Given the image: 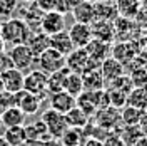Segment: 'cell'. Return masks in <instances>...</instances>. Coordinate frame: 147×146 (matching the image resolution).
I'll use <instances>...</instances> for the list:
<instances>
[{
    "label": "cell",
    "instance_id": "14",
    "mask_svg": "<svg viewBox=\"0 0 147 146\" xmlns=\"http://www.w3.org/2000/svg\"><path fill=\"white\" fill-rule=\"evenodd\" d=\"M0 118H2V126L3 128H13V126H24L27 114L20 108L12 106V108H7L5 111H2Z\"/></svg>",
    "mask_w": 147,
    "mask_h": 146
},
{
    "label": "cell",
    "instance_id": "19",
    "mask_svg": "<svg viewBox=\"0 0 147 146\" xmlns=\"http://www.w3.org/2000/svg\"><path fill=\"white\" fill-rule=\"evenodd\" d=\"M24 128H25L27 141H47V139H50V134L47 131V126L44 124L42 119L32 121L30 124H24Z\"/></svg>",
    "mask_w": 147,
    "mask_h": 146
},
{
    "label": "cell",
    "instance_id": "24",
    "mask_svg": "<svg viewBox=\"0 0 147 146\" xmlns=\"http://www.w3.org/2000/svg\"><path fill=\"white\" fill-rule=\"evenodd\" d=\"M85 133L82 128H69L64 131V134L59 138V141L64 146H82L85 141Z\"/></svg>",
    "mask_w": 147,
    "mask_h": 146
},
{
    "label": "cell",
    "instance_id": "18",
    "mask_svg": "<svg viewBox=\"0 0 147 146\" xmlns=\"http://www.w3.org/2000/svg\"><path fill=\"white\" fill-rule=\"evenodd\" d=\"M50 37V47L55 49L57 52H60L62 55H69L72 52L74 49V44L69 37V32L67 30H62V32H57L54 35H49Z\"/></svg>",
    "mask_w": 147,
    "mask_h": 146
},
{
    "label": "cell",
    "instance_id": "5",
    "mask_svg": "<svg viewBox=\"0 0 147 146\" xmlns=\"http://www.w3.org/2000/svg\"><path fill=\"white\" fill-rule=\"evenodd\" d=\"M47 77H49V74H45L40 69L30 71L28 74L24 76V91L45 98V94H49L47 92Z\"/></svg>",
    "mask_w": 147,
    "mask_h": 146
},
{
    "label": "cell",
    "instance_id": "37",
    "mask_svg": "<svg viewBox=\"0 0 147 146\" xmlns=\"http://www.w3.org/2000/svg\"><path fill=\"white\" fill-rule=\"evenodd\" d=\"M72 9H74V5L70 3V0H57V3H55V12H59L62 15L70 14Z\"/></svg>",
    "mask_w": 147,
    "mask_h": 146
},
{
    "label": "cell",
    "instance_id": "32",
    "mask_svg": "<svg viewBox=\"0 0 147 146\" xmlns=\"http://www.w3.org/2000/svg\"><path fill=\"white\" fill-rule=\"evenodd\" d=\"M107 92H109L110 106H114V108L119 109V108H124L127 104V92L120 91V89H114V87H109Z\"/></svg>",
    "mask_w": 147,
    "mask_h": 146
},
{
    "label": "cell",
    "instance_id": "36",
    "mask_svg": "<svg viewBox=\"0 0 147 146\" xmlns=\"http://www.w3.org/2000/svg\"><path fill=\"white\" fill-rule=\"evenodd\" d=\"M34 3H35L37 9H40L44 14H45V12H52V10H55V3H57V0H34Z\"/></svg>",
    "mask_w": 147,
    "mask_h": 146
},
{
    "label": "cell",
    "instance_id": "15",
    "mask_svg": "<svg viewBox=\"0 0 147 146\" xmlns=\"http://www.w3.org/2000/svg\"><path fill=\"white\" fill-rule=\"evenodd\" d=\"M90 30H92V37L97 39V40L107 42V44H110L114 40L112 22H107V20H94L90 24Z\"/></svg>",
    "mask_w": 147,
    "mask_h": 146
},
{
    "label": "cell",
    "instance_id": "33",
    "mask_svg": "<svg viewBox=\"0 0 147 146\" xmlns=\"http://www.w3.org/2000/svg\"><path fill=\"white\" fill-rule=\"evenodd\" d=\"M130 81L134 84V87H147V69L146 67L132 69V72H130Z\"/></svg>",
    "mask_w": 147,
    "mask_h": 146
},
{
    "label": "cell",
    "instance_id": "23",
    "mask_svg": "<svg viewBox=\"0 0 147 146\" xmlns=\"http://www.w3.org/2000/svg\"><path fill=\"white\" fill-rule=\"evenodd\" d=\"M100 72L104 76L105 82H109V81H112V79H115V77H119V76L124 74V65L120 64L119 61H115L114 57H107V59L102 61Z\"/></svg>",
    "mask_w": 147,
    "mask_h": 146
},
{
    "label": "cell",
    "instance_id": "26",
    "mask_svg": "<svg viewBox=\"0 0 147 146\" xmlns=\"http://www.w3.org/2000/svg\"><path fill=\"white\" fill-rule=\"evenodd\" d=\"M127 104L140 111H147V87H134L127 94Z\"/></svg>",
    "mask_w": 147,
    "mask_h": 146
},
{
    "label": "cell",
    "instance_id": "27",
    "mask_svg": "<svg viewBox=\"0 0 147 146\" xmlns=\"http://www.w3.org/2000/svg\"><path fill=\"white\" fill-rule=\"evenodd\" d=\"M3 138L9 141L10 146H25L27 145V134L24 126H13V128H5Z\"/></svg>",
    "mask_w": 147,
    "mask_h": 146
},
{
    "label": "cell",
    "instance_id": "8",
    "mask_svg": "<svg viewBox=\"0 0 147 146\" xmlns=\"http://www.w3.org/2000/svg\"><path fill=\"white\" fill-rule=\"evenodd\" d=\"M0 77H2L3 91L15 94V92L24 89V72L15 69V67H9V69L0 71Z\"/></svg>",
    "mask_w": 147,
    "mask_h": 146
},
{
    "label": "cell",
    "instance_id": "48",
    "mask_svg": "<svg viewBox=\"0 0 147 146\" xmlns=\"http://www.w3.org/2000/svg\"><path fill=\"white\" fill-rule=\"evenodd\" d=\"M0 128H2V118H0Z\"/></svg>",
    "mask_w": 147,
    "mask_h": 146
},
{
    "label": "cell",
    "instance_id": "13",
    "mask_svg": "<svg viewBox=\"0 0 147 146\" xmlns=\"http://www.w3.org/2000/svg\"><path fill=\"white\" fill-rule=\"evenodd\" d=\"M89 64V54L85 49H74L69 55H65V67L70 69V72L82 74Z\"/></svg>",
    "mask_w": 147,
    "mask_h": 146
},
{
    "label": "cell",
    "instance_id": "43",
    "mask_svg": "<svg viewBox=\"0 0 147 146\" xmlns=\"http://www.w3.org/2000/svg\"><path fill=\"white\" fill-rule=\"evenodd\" d=\"M0 146H10V145H9V141L3 138V134H0Z\"/></svg>",
    "mask_w": 147,
    "mask_h": 146
},
{
    "label": "cell",
    "instance_id": "38",
    "mask_svg": "<svg viewBox=\"0 0 147 146\" xmlns=\"http://www.w3.org/2000/svg\"><path fill=\"white\" fill-rule=\"evenodd\" d=\"M102 143H104V146H125V143L120 139V136L117 133H110Z\"/></svg>",
    "mask_w": 147,
    "mask_h": 146
},
{
    "label": "cell",
    "instance_id": "22",
    "mask_svg": "<svg viewBox=\"0 0 147 146\" xmlns=\"http://www.w3.org/2000/svg\"><path fill=\"white\" fill-rule=\"evenodd\" d=\"M114 5H115V10H117V15L134 20L136 15L139 14V10H140L142 2L140 0H115Z\"/></svg>",
    "mask_w": 147,
    "mask_h": 146
},
{
    "label": "cell",
    "instance_id": "4",
    "mask_svg": "<svg viewBox=\"0 0 147 146\" xmlns=\"http://www.w3.org/2000/svg\"><path fill=\"white\" fill-rule=\"evenodd\" d=\"M40 119L44 121V124L47 126V131H49L50 138H54V139H59L64 134L65 129L69 128V124L65 121V116L60 114V113H57V111H54L52 108L44 111Z\"/></svg>",
    "mask_w": 147,
    "mask_h": 146
},
{
    "label": "cell",
    "instance_id": "47",
    "mask_svg": "<svg viewBox=\"0 0 147 146\" xmlns=\"http://www.w3.org/2000/svg\"><path fill=\"white\" fill-rule=\"evenodd\" d=\"M3 49V40H2V35H0V50Z\"/></svg>",
    "mask_w": 147,
    "mask_h": 146
},
{
    "label": "cell",
    "instance_id": "30",
    "mask_svg": "<svg viewBox=\"0 0 147 146\" xmlns=\"http://www.w3.org/2000/svg\"><path fill=\"white\" fill-rule=\"evenodd\" d=\"M142 113L144 111L137 109V108H132L125 104L124 109L120 111V121H122V126H130V124H139L140 118H142Z\"/></svg>",
    "mask_w": 147,
    "mask_h": 146
},
{
    "label": "cell",
    "instance_id": "25",
    "mask_svg": "<svg viewBox=\"0 0 147 146\" xmlns=\"http://www.w3.org/2000/svg\"><path fill=\"white\" fill-rule=\"evenodd\" d=\"M117 134L120 136V139L125 143V146H134L140 138L144 136L142 129L139 124H130V126H120Z\"/></svg>",
    "mask_w": 147,
    "mask_h": 146
},
{
    "label": "cell",
    "instance_id": "42",
    "mask_svg": "<svg viewBox=\"0 0 147 146\" xmlns=\"http://www.w3.org/2000/svg\"><path fill=\"white\" fill-rule=\"evenodd\" d=\"M134 146H147V134H144V136L140 138V139H139Z\"/></svg>",
    "mask_w": 147,
    "mask_h": 146
},
{
    "label": "cell",
    "instance_id": "34",
    "mask_svg": "<svg viewBox=\"0 0 147 146\" xmlns=\"http://www.w3.org/2000/svg\"><path fill=\"white\" fill-rule=\"evenodd\" d=\"M18 7V0H0V18H10Z\"/></svg>",
    "mask_w": 147,
    "mask_h": 146
},
{
    "label": "cell",
    "instance_id": "3",
    "mask_svg": "<svg viewBox=\"0 0 147 146\" xmlns=\"http://www.w3.org/2000/svg\"><path fill=\"white\" fill-rule=\"evenodd\" d=\"M94 123L100 128L107 129L110 133H117L119 128L122 126V121H120V111L114 106H107V108H102L99 109L94 116Z\"/></svg>",
    "mask_w": 147,
    "mask_h": 146
},
{
    "label": "cell",
    "instance_id": "20",
    "mask_svg": "<svg viewBox=\"0 0 147 146\" xmlns=\"http://www.w3.org/2000/svg\"><path fill=\"white\" fill-rule=\"evenodd\" d=\"M70 74V69L69 67H62L55 72L49 74L47 77V92L49 94H54V92L64 91L65 87V81H67V76Z\"/></svg>",
    "mask_w": 147,
    "mask_h": 146
},
{
    "label": "cell",
    "instance_id": "40",
    "mask_svg": "<svg viewBox=\"0 0 147 146\" xmlns=\"http://www.w3.org/2000/svg\"><path fill=\"white\" fill-rule=\"evenodd\" d=\"M139 126H140V129H142V133H144V134H147V111H144V113H142V118H140Z\"/></svg>",
    "mask_w": 147,
    "mask_h": 146
},
{
    "label": "cell",
    "instance_id": "39",
    "mask_svg": "<svg viewBox=\"0 0 147 146\" xmlns=\"http://www.w3.org/2000/svg\"><path fill=\"white\" fill-rule=\"evenodd\" d=\"M82 146H104L100 139H97V138H92V136H87L85 138V141H84Z\"/></svg>",
    "mask_w": 147,
    "mask_h": 146
},
{
    "label": "cell",
    "instance_id": "28",
    "mask_svg": "<svg viewBox=\"0 0 147 146\" xmlns=\"http://www.w3.org/2000/svg\"><path fill=\"white\" fill-rule=\"evenodd\" d=\"M65 121H67V124L70 126V128H85V124L90 121V118L84 113L80 108H72V109L69 111V113H65Z\"/></svg>",
    "mask_w": 147,
    "mask_h": 146
},
{
    "label": "cell",
    "instance_id": "50",
    "mask_svg": "<svg viewBox=\"0 0 147 146\" xmlns=\"http://www.w3.org/2000/svg\"><path fill=\"white\" fill-rule=\"evenodd\" d=\"M140 2H144V0H140Z\"/></svg>",
    "mask_w": 147,
    "mask_h": 146
},
{
    "label": "cell",
    "instance_id": "49",
    "mask_svg": "<svg viewBox=\"0 0 147 146\" xmlns=\"http://www.w3.org/2000/svg\"><path fill=\"white\" fill-rule=\"evenodd\" d=\"M90 2H95V0H90Z\"/></svg>",
    "mask_w": 147,
    "mask_h": 146
},
{
    "label": "cell",
    "instance_id": "6",
    "mask_svg": "<svg viewBox=\"0 0 147 146\" xmlns=\"http://www.w3.org/2000/svg\"><path fill=\"white\" fill-rule=\"evenodd\" d=\"M35 62L38 64L40 71H44L45 74H52L55 71L65 67V55H62L60 52H57L52 47H49V49H45L42 54L37 57Z\"/></svg>",
    "mask_w": 147,
    "mask_h": 146
},
{
    "label": "cell",
    "instance_id": "10",
    "mask_svg": "<svg viewBox=\"0 0 147 146\" xmlns=\"http://www.w3.org/2000/svg\"><path fill=\"white\" fill-rule=\"evenodd\" d=\"M67 32H69V37H70V40H72V44L75 49H85L87 44L94 39L92 37L90 25H87V24L74 22V25Z\"/></svg>",
    "mask_w": 147,
    "mask_h": 146
},
{
    "label": "cell",
    "instance_id": "16",
    "mask_svg": "<svg viewBox=\"0 0 147 146\" xmlns=\"http://www.w3.org/2000/svg\"><path fill=\"white\" fill-rule=\"evenodd\" d=\"M82 81H84V91H99L104 89L105 79L99 69H87L82 72Z\"/></svg>",
    "mask_w": 147,
    "mask_h": 146
},
{
    "label": "cell",
    "instance_id": "7",
    "mask_svg": "<svg viewBox=\"0 0 147 146\" xmlns=\"http://www.w3.org/2000/svg\"><path fill=\"white\" fill-rule=\"evenodd\" d=\"M44 102V98L37 96V94H32V92L27 91H18L15 92V106L20 108L27 116H32V114H37L40 106Z\"/></svg>",
    "mask_w": 147,
    "mask_h": 146
},
{
    "label": "cell",
    "instance_id": "29",
    "mask_svg": "<svg viewBox=\"0 0 147 146\" xmlns=\"http://www.w3.org/2000/svg\"><path fill=\"white\" fill-rule=\"evenodd\" d=\"M65 92H69L70 96L77 98L84 92V81H82V74L77 72H70L67 76V81H65Z\"/></svg>",
    "mask_w": 147,
    "mask_h": 146
},
{
    "label": "cell",
    "instance_id": "35",
    "mask_svg": "<svg viewBox=\"0 0 147 146\" xmlns=\"http://www.w3.org/2000/svg\"><path fill=\"white\" fill-rule=\"evenodd\" d=\"M15 106V94L7 91H0V113L5 111L7 108Z\"/></svg>",
    "mask_w": 147,
    "mask_h": 146
},
{
    "label": "cell",
    "instance_id": "46",
    "mask_svg": "<svg viewBox=\"0 0 147 146\" xmlns=\"http://www.w3.org/2000/svg\"><path fill=\"white\" fill-rule=\"evenodd\" d=\"M79 2H82V0H70V3H72L74 7H75V5H77V3H79Z\"/></svg>",
    "mask_w": 147,
    "mask_h": 146
},
{
    "label": "cell",
    "instance_id": "17",
    "mask_svg": "<svg viewBox=\"0 0 147 146\" xmlns=\"http://www.w3.org/2000/svg\"><path fill=\"white\" fill-rule=\"evenodd\" d=\"M25 44H27L28 49L34 52V55L38 57L45 49L50 47V37L47 35V34H44L42 30H37V32L32 30V34H30V37H28V40Z\"/></svg>",
    "mask_w": 147,
    "mask_h": 146
},
{
    "label": "cell",
    "instance_id": "9",
    "mask_svg": "<svg viewBox=\"0 0 147 146\" xmlns=\"http://www.w3.org/2000/svg\"><path fill=\"white\" fill-rule=\"evenodd\" d=\"M40 30L47 35H54L57 32L65 30V15L55 12V10L45 12L42 20H40Z\"/></svg>",
    "mask_w": 147,
    "mask_h": 146
},
{
    "label": "cell",
    "instance_id": "31",
    "mask_svg": "<svg viewBox=\"0 0 147 146\" xmlns=\"http://www.w3.org/2000/svg\"><path fill=\"white\" fill-rule=\"evenodd\" d=\"M94 3H95V20L112 22L117 17V10L114 3H99V2H94Z\"/></svg>",
    "mask_w": 147,
    "mask_h": 146
},
{
    "label": "cell",
    "instance_id": "44",
    "mask_svg": "<svg viewBox=\"0 0 147 146\" xmlns=\"http://www.w3.org/2000/svg\"><path fill=\"white\" fill-rule=\"evenodd\" d=\"M95 2H99V3H114L115 0H95Z\"/></svg>",
    "mask_w": 147,
    "mask_h": 146
},
{
    "label": "cell",
    "instance_id": "2",
    "mask_svg": "<svg viewBox=\"0 0 147 146\" xmlns=\"http://www.w3.org/2000/svg\"><path fill=\"white\" fill-rule=\"evenodd\" d=\"M9 57H10V62H12V67H15V69L22 71V72L30 69L37 61V57L28 49L27 44L12 46V49L9 50Z\"/></svg>",
    "mask_w": 147,
    "mask_h": 146
},
{
    "label": "cell",
    "instance_id": "12",
    "mask_svg": "<svg viewBox=\"0 0 147 146\" xmlns=\"http://www.w3.org/2000/svg\"><path fill=\"white\" fill-rule=\"evenodd\" d=\"M70 14L74 15L75 22L90 25L92 22L95 20V3L90 2V0H82V2H79L74 7Z\"/></svg>",
    "mask_w": 147,
    "mask_h": 146
},
{
    "label": "cell",
    "instance_id": "1",
    "mask_svg": "<svg viewBox=\"0 0 147 146\" xmlns=\"http://www.w3.org/2000/svg\"><path fill=\"white\" fill-rule=\"evenodd\" d=\"M32 34V30L27 24L18 17H10L5 18L0 24V35L3 42H9L12 46H18V44H25L28 37Z\"/></svg>",
    "mask_w": 147,
    "mask_h": 146
},
{
    "label": "cell",
    "instance_id": "21",
    "mask_svg": "<svg viewBox=\"0 0 147 146\" xmlns=\"http://www.w3.org/2000/svg\"><path fill=\"white\" fill-rule=\"evenodd\" d=\"M85 50H87V54H89V57H90L92 61L102 64V61L107 59V54L110 52V44L97 40V39H92L90 42L87 44Z\"/></svg>",
    "mask_w": 147,
    "mask_h": 146
},
{
    "label": "cell",
    "instance_id": "45",
    "mask_svg": "<svg viewBox=\"0 0 147 146\" xmlns=\"http://www.w3.org/2000/svg\"><path fill=\"white\" fill-rule=\"evenodd\" d=\"M18 2H24V3H27V5H30V3H34V0H18Z\"/></svg>",
    "mask_w": 147,
    "mask_h": 146
},
{
    "label": "cell",
    "instance_id": "41",
    "mask_svg": "<svg viewBox=\"0 0 147 146\" xmlns=\"http://www.w3.org/2000/svg\"><path fill=\"white\" fill-rule=\"evenodd\" d=\"M44 146H64L59 139H54V138H50V139H47L44 141Z\"/></svg>",
    "mask_w": 147,
    "mask_h": 146
},
{
    "label": "cell",
    "instance_id": "11",
    "mask_svg": "<svg viewBox=\"0 0 147 146\" xmlns=\"http://www.w3.org/2000/svg\"><path fill=\"white\" fill-rule=\"evenodd\" d=\"M49 104H50L52 109L57 111V113H60V114H65V113H69L72 108L77 106L75 98L70 96L69 92H65V91H59V92L50 94V98H49Z\"/></svg>",
    "mask_w": 147,
    "mask_h": 146
}]
</instances>
